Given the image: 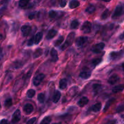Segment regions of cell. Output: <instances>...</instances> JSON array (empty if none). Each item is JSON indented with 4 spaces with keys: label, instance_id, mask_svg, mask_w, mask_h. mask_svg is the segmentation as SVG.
<instances>
[{
    "label": "cell",
    "instance_id": "41",
    "mask_svg": "<svg viewBox=\"0 0 124 124\" xmlns=\"http://www.w3.org/2000/svg\"><path fill=\"white\" fill-rule=\"evenodd\" d=\"M0 124H8V121L7 119H3L0 121Z\"/></svg>",
    "mask_w": 124,
    "mask_h": 124
},
{
    "label": "cell",
    "instance_id": "23",
    "mask_svg": "<svg viewBox=\"0 0 124 124\" xmlns=\"http://www.w3.org/2000/svg\"><path fill=\"white\" fill-rule=\"evenodd\" d=\"M101 108H102V104L100 102H98V103H96V104H94V105L92 107V110L93 112L96 113V112H99V111L101 110Z\"/></svg>",
    "mask_w": 124,
    "mask_h": 124
},
{
    "label": "cell",
    "instance_id": "38",
    "mask_svg": "<svg viewBox=\"0 0 124 124\" xmlns=\"http://www.w3.org/2000/svg\"><path fill=\"white\" fill-rule=\"evenodd\" d=\"M36 117H33V118L30 119V120H29V121H27V122L26 124H35V121H36Z\"/></svg>",
    "mask_w": 124,
    "mask_h": 124
},
{
    "label": "cell",
    "instance_id": "40",
    "mask_svg": "<svg viewBox=\"0 0 124 124\" xmlns=\"http://www.w3.org/2000/svg\"><path fill=\"white\" fill-rule=\"evenodd\" d=\"M67 4V2L66 1H61L60 2V4H59V5H60L61 7H65V6H66Z\"/></svg>",
    "mask_w": 124,
    "mask_h": 124
},
{
    "label": "cell",
    "instance_id": "16",
    "mask_svg": "<svg viewBox=\"0 0 124 124\" xmlns=\"http://www.w3.org/2000/svg\"><path fill=\"white\" fill-rule=\"evenodd\" d=\"M42 53H43V50H42V48H36V49L35 50V52H33V58L36 59V58H39V57L41 56L42 54Z\"/></svg>",
    "mask_w": 124,
    "mask_h": 124
},
{
    "label": "cell",
    "instance_id": "21",
    "mask_svg": "<svg viewBox=\"0 0 124 124\" xmlns=\"http://www.w3.org/2000/svg\"><path fill=\"white\" fill-rule=\"evenodd\" d=\"M124 90V85L123 84H121V85H116V87H114L113 88V92L114 93H119V92H121L122 91H123Z\"/></svg>",
    "mask_w": 124,
    "mask_h": 124
},
{
    "label": "cell",
    "instance_id": "7",
    "mask_svg": "<svg viewBox=\"0 0 124 124\" xmlns=\"http://www.w3.org/2000/svg\"><path fill=\"white\" fill-rule=\"evenodd\" d=\"M21 111L18 109V110H16L14 112V113L13 114V116H12V123H17V122H19L21 119Z\"/></svg>",
    "mask_w": 124,
    "mask_h": 124
},
{
    "label": "cell",
    "instance_id": "10",
    "mask_svg": "<svg viewBox=\"0 0 124 124\" xmlns=\"http://www.w3.org/2000/svg\"><path fill=\"white\" fill-rule=\"evenodd\" d=\"M120 79V78L118 75H113L111 76V77L108 79V82L111 85H114L116 83H117Z\"/></svg>",
    "mask_w": 124,
    "mask_h": 124
},
{
    "label": "cell",
    "instance_id": "37",
    "mask_svg": "<svg viewBox=\"0 0 124 124\" xmlns=\"http://www.w3.org/2000/svg\"><path fill=\"white\" fill-rule=\"evenodd\" d=\"M34 43H35V37H34V36H32V37L30 39L29 42H28L27 45L29 46H31L33 45Z\"/></svg>",
    "mask_w": 124,
    "mask_h": 124
},
{
    "label": "cell",
    "instance_id": "45",
    "mask_svg": "<svg viewBox=\"0 0 124 124\" xmlns=\"http://www.w3.org/2000/svg\"><path fill=\"white\" fill-rule=\"evenodd\" d=\"M122 69H123V70H124V63L122 65Z\"/></svg>",
    "mask_w": 124,
    "mask_h": 124
},
{
    "label": "cell",
    "instance_id": "48",
    "mask_svg": "<svg viewBox=\"0 0 124 124\" xmlns=\"http://www.w3.org/2000/svg\"><path fill=\"white\" fill-rule=\"evenodd\" d=\"M123 35L124 36V33H123Z\"/></svg>",
    "mask_w": 124,
    "mask_h": 124
},
{
    "label": "cell",
    "instance_id": "28",
    "mask_svg": "<svg viewBox=\"0 0 124 124\" xmlns=\"http://www.w3.org/2000/svg\"><path fill=\"white\" fill-rule=\"evenodd\" d=\"M52 121V117L50 116H46L41 121L40 124H50Z\"/></svg>",
    "mask_w": 124,
    "mask_h": 124
},
{
    "label": "cell",
    "instance_id": "32",
    "mask_svg": "<svg viewBox=\"0 0 124 124\" xmlns=\"http://www.w3.org/2000/svg\"><path fill=\"white\" fill-rule=\"evenodd\" d=\"M64 36H61L58 38V39L54 42V46L56 47H58V46H60L62 43L63 41H64Z\"/></svg>",
    "mask_w": 124,
    "mask_h": 124
},
{
    "label": "cell",
    "instance_id": "12",
    "mask_svg": "<svg viewBox=\"0 0 124 124\" xmlns=\"http://www.w3.org/2000/svg\"><path fill=\"white\" fill-rule=\"evenodd\" d=\"M57 33H58V31L57 30H56L55 29H52L48 31L47 33V35L46 36V39H51L53 38L54 36H56Z\"/></svg>",
    "mask_w": 124,
    "mask_h": 124
},
{
    "label": "cell",
    "instance_id": "39",
    "mask_svg": "<svg viewBox=\"0 0 124 124\" xmlns=\"http://www.w3.org/2000/svg\"><path fill=\"white\" fill-rule=\"evenodd\" d=\"M2 58H3V53H2V48L0 47V67H1V64H2Z\"/></svg>",
    "mask_w": 124,
    "mask_h": 124
},
{
    "label": "cell",
    "instance_id": "19",
    "mask_svg": "<svg viewBox=\"0 0 124 124\" xmlns=\"http://www.w3.org/2000/svg\"><path fill=\"white\" fill-rule=\"evenodd\" d=\"M80 6V2L78 1H76V0H73V1H71L69 2V7L71 9H73V8H77L78 7Z\"/></svg>",
    "mask_w": 124,
    "mask_h": 124
},
{
    "label": "cell",
    "instance_id": "11",
    "mask_svg": "<svg viewBox=\"0 0 124 124\" xmlns=\"http://www.w3.org/2000/svg\"><path fill=\"white\" fill-rule=\"evenodd\" d=\"M88 102H89V100H88V99L87 97H82L78 102V105L79 107H84L85 105H86L88 104Z\"/></svg>",
    "mask_w": 124,
    "mask_h": 124
},
{
    "label": "cell",
    "instance_id": "46",
    "mask_svg": "<svg viewBox=\"0 0 124 124\" xmlns=\"http://www.w3.org/2000/svg\"><path fill=\"white\" fill-rule=\"evenodd\" d=\"M60 124V123H54V124Z\"/></svg>",
    "mask_w": 124,
    "mask_h": 124
},
{
    "label": "cell",
    "instance_id": "9",
    "mask_svg": "<svg viewBox=\"0 0 124 124\" xmlns=\"http://www.w3.org/2000/svg\"><path fill=\"white\" fill-rule=\"evenodd\" d=\"M33 106L31 104H26L23 107V111L26 115H30L33 111Z\"/></svg>",
    "mask_w": 124,
    "mask_h": 124
},
{
    "label": "cell",
    "instance_id": "47",
    "mask_svg": "<svg viewBox=\"0 0 124 124\" xmlns=\"http://www.w3.org/2000/svg\"><path fill=\"white\" fill-rule=\"evenodd\" d=\"M1 103H0V109H1Z\"/></svg>",
    "mask_w": 124,
    "mask_h": 124
},
{
    "label": "cell",
    "instance_id": "26",
    "mask_svg": "<svg viewBox=\"0 0 124 124\" xmlns=\"http://www.w3.org/2000/svg\"><path fill=\"white\" fill-rule=\"evenodd\" d=\"M110 12L108 9H106L104 10V12L102 13L101 15V19L102 20H104V19H106L107 18H108L109 15H110Z\"/></svg>",
    "mask_w": 124,
    "mask_h": 124
},
{
    "label": "cell",
    "instance_id": "6",
    "mask_svg": "<svg viewBox=\"0 0 124 124\" xmlns=\"http://www.w3.org/2000/svg\"><path fill=\"white\" fill-rule=\"evenodd\" d=\"M87 41H88V38L86 36H79L76 39L75 44L76 46L80 47L83 46Z\"/></svg>",
    "mask_w": 124,
    "mask_h": 124
},
{
    "label": "cell",
    "instance_id": "15",
    "mask_svg": "<svg viewBox=\"0 0 124 124\" xmlns=\"http://www.w3.org/2000/svg\"><path fill=\"white\" fill-rule=\"evenodd\" d=\"M93 91L94 94H97L100 93L102 90V85L99 84H94L93 85Z\"/></svg>",
    "mask_w": 124,
    "mask_h": 124
},
{
    "label": "cell",
    "instance_id": "44",
    "mask_svg": "<svg viewBox=\"0 0 124 124\" xmlns=\"http://www.w3.org/2000/svg\"><path fill=\"white\" fill-rule=\"evenodd\" d=\"M108 124H115V121H111V122H110Z\"/></svg>",
    "mask_w": 124,
    "mask_h": 124
},
{
    "label": "cell",
    "instance_id": "18",
    "mask_svg": "<svg viewBox=\"0 0 124 124\" xmlns=\"http://www.w3.org/2000/svg\"><path fill=\"white\" fill-rule=\"evenodd\" d=\"M30 4V1H25V0H22V1H19V6L21 8H26L29 7V4Z\"/></svg>",
    "mask_w": 124,
    "mask_h": 124
},
{
    "label": "cell",
    "instance_id": "8",
    "mask_svg": "<svg viewBox=\"0 0 124 124\" xmlns=\"http://www.w3.org/2000/svg\"><path fill=\"white\" fill-rule=\"evenodd\" d=\"M21 32L23 33V36L26 37L31 32V27L29 25H24L21 28Z\"/></svg>",
    "mask_w": 124,
    "mask_h": 124
},
{
    "label": "cell",
    "instance_id": "33",
    "mask_svg": "<svg viewBox=\"0 0 124 124\" xmlns=\"http://www.w3.org/2000/svg\"><path fill=\"white\" fill-rule=\"evenodd\" d=\"M45 94L43 93H39L38 96V101L39 102V103L41 104H43L45 101Z\"/></svg>",
    "mask_w": 124,
    "mask_h": 124
},
{
    "label": "cell",
    "instance_id": "27",
    "mask_svg": "<svg viewBox=\"0 0 124 124\" xmlns=\"http://www.w3.org/2000/svg\"><path fill=\"white\" fill-rule=\"evenodd\" d=\"M115 99H110V100H108L107 101V102L106 103V104H105V108H104V112H105V111H107L108 110V109L109 108V107H110V106H111V104L113 103V102L115 101Z\"/></svg>",
    "mask_w": 124,
    "mask_h": 124
},
{
    "label": "cell",
    "instance_id": "43",
    "mask_svg": "<svg viewBox=\"0 0 124 124\" xmlns=\"http://www.w3.org/2000/svg\"><path fill=\"white\" fill-rule=\"evenodd\" d=\"M3 9H4V8H0V15L1 14V13H2V11L4 10Z\"/></svg>",
    "mask_w": 124,
    "mask_h": 124
},
{
    "label": "cell",
    "instance_id": "29",
    "mask_svg": "<svg viewBox=\"0 0 124 124\" xmlns=\"http://www.w3.org/2000/svg\"><path fill=\"white\" fill-rule=\"evenodd\" d=\"M79 23L78 20H73L70 24V27L73 29H77L79 27Z\"/></svg>",
    "mask_w": 124,
    "mask_h": 124
},
{
    "label": "cell",
    "instance_id": "14",
    "mask_svg": "<svg viewBox=\"0 0 124 124\" xmlns=\"http://www.w3.org/2000/svg\"><path fill=\"white\" fill-rule=\"evenodd\" d=\"M50 55L52 57V59L53 61V62H56L58 61V52L54 48H52L50 51Z\"/></svg>",
    "mask_w": 124,
    "mask_h": 124
},
{
    "label": "cell",
    "instance_id": "35",
    "mask_svg": "<svg viewBox=\"0 0 124 124\" xmlns=\"http://www.w3.org/2000/svg\"><path fill=\"white\" fill-rule=\"evenodd\" d=\"M102 61V59L101 58H96V59H93L92 61V64L93 65H94V66H96V65H99L101 62Z\"/></svg>",
    "mask_w": 124,
    "mask_h": 124
},
{
    "label": "cell",
    "instance_id": "17",
    "mask_svg": "<svg viewBox=\"0 0 124 124\" xmlns=\"http://www.w3.org/2000/svg\"><path fill=\"white\" fill-rule=\"evenodd\" d=\"M79 76L82 79H87L90 78L91 73L89 72V71H82V72L80 73Z\"/></svg>",
    "mask_w": 124,
    "mask_h": 124
},
{
    "label": "cell",
    "instance_id": "36",
    "mask_svg": "<svg viewBox=\"0 0 124 124\" xmlns=\"http://www.w3.org/2000/svg\"><path fill=\"white\" fill-rule=\"evenodd\" d=\"M48 16H49V17L50 18L53 19V18H56V16H57V12L54 10L50 11L49 13H48Z\"/></svg>",
    "mask_w": 124,
    "mask_h": 124
},
{
    "label": "cell",
    "instance_id": "24",
    "mask_svg": "<svg viewBox=\"0 0 124 124\" xmlns=\"http://www.w3.org/2000/svg\"><path fill=\"white\" fill-rule=\"evenodd\" d=\"M96 11V7L93 4H90L86 8L85 12L88 13V14H92L93 13Z\"/></svg>",
    "mask_w": 124,
    "mask_h": 124
},
{
    "label": "cell",
    "instance_id": "42",
    "mask_svg": "<svg viewBox=\"0 0 124 124\" xmlns=\"http://www.w3.org/2000/svg\"><path fill=\"white\" fill-rule=\"evenodd\" d=\"M35 13H31V14L29 15V18L30 19H33V18H35Z\"/></svg>",
    "mask_w": 124,
    "mask_h": 124
},
{
    "label": "cell",
    "instance_id": "20",
    "mask_svg": "<svg viewBox=\"0 0 124 124\" xmlns=\"http://www.w3.org/2000/svg\"><path fill=\"white\" fill-rule=\"evenodd\" d=\"M43 34L42 32H38L36 33V36H35V44H38L42 39Z\"/></svg>",
    "mask_w": 124,
    "mask_h": 124
},
{
    "label": "cell",
    "instance_id": "34",
    "mask_svg": "<svg viewBox=\"0 0 124 124\" xmlns=\"http://www.w3.org/2000/svg\"><path fill=\"white\" fill-rule=\"evenodd\" d=\"M22 65H23V63L20 61H17L14 62L12 64V67L14 69H19L21 67H22Z\"/></svg>",
    "mask_w": 124,
    "mask_h": 124
},
{
    "label": "cell",
    "instance_id": "4",
    "mask_svg": "<svg viewBox=\"0 0 124 124\" xmlns=\"http://www.w3.org/2000/svg\"><path fill=\"white\" fill-rule=\"evenodd\" d=\"M105 46V45L104 42H100L93 46L92 47V51L94 53H99L103 50Z\"/></svg>",
    "mask_w": 124,
    "mask_h": 124
},
{
    "label": "cell",
    "instance_id": "5",
    "mask_svg": "<svg viewBox=\"0 0 124 124\" xmlns=\"http://www.w3.org/2000/svg\"><path fill=\"white\" fill-rule=\"evenodd\" d=\"M45 78V75L44 74L41 73L39 75H36L35 78H33V83L35 86H38L41 83L43 79Z\"/></svg>",
    "mask_w": 124,
    "mask_h": 124
},
{
    "label": "cell",
    "instance_id": "2",
    "mask_svg": "<svg viewBox=\"0 0 124 124\" xmlns=\"http://www.w3.org/2000/svg\"><path fill=\"white\" fill-rule=\"evenodd\" d=\"M124 10V7L123 5L122 4L117 5V7H116V8H115L113 14L112 15L113 19H116V18L121 16L122 15V13H123Z\"/></svg>",
    "mask_w": 124,
    "mask_h": 124
},
{
    "label": "cell",
    "instance_id": "25",
    "mask_svg": "<svg viewBox=\"0 0 124 124\" xmlns=\"http://www.w3.org/2000/svg\"><path fill=\"white\" fill-rule=\"evenodd\" d=\"M67 86V81L66 79H62L60 81H59V87L61 89H65Z\"/></svg>",
    "mask_w": 124,
    "mask_h": 124
},
{
    "label": "cell",
    "instance_id": "31",
    "mask_svg": "<svg viewBox=\"0 0 124 124\" xmlns=\"http://www.w3.org/2000/svg\"><path fill=\"white\" fill-rule=\"evenodd\" d=\"M35 93H36L35 90H34L33 89H30L27 92L26 94H27V96L29 98H33L34 96L35 95Z\"/></svg>",
    "mask_w": 124,
    "mask_h": 124
},
{
    "label": "cell",
    "instance_id": "30",
    "mask_svg": "<svg viewBox=\"0 0 124 124\" xmlns=\"http://www.w3.org/2000/svg\"><path fill=\"white\" fill-rule=\"evenodd\" d=\"M12 99L11 98H8L6 100L4 103V107L6 108H8L10 107L12 105Z\"/></svg>",
    "mask_w": 124,
    "mask_h": 124
},
{
    "label": "cell",
    "instance_id": "1",
    "mask_svg": "<svg viewBox=\"0 0 124 124\" xmlns=\"http://www.w3.org/2000/svg\"><path fill=\"white\" fill-rule=\"evenodd\" d=\"M75 38V32H71L69 34V35L67 36V38L66 39V41L64 42V44L62 46V47H61V50H64L66 48H67V47H70L72 45L73 42Z\"/></svg>",
    "mask_w": 124,
    "mask_h": 124
},
{
    "label": "cell",
    "instance_id": "3",
    "mask_svg": "<svg viewBox=\"0 0 124 124\" xmlns=\"http://www.w3.org/2000/svg\"><path fill=\"white\" fill-rule=\"evenodd\" d=\"M92 23L89 21H85L83 23L82 27H81V31L84 33H89L92 31Z\"/></svg>",
    "mask_w": 124,
    "mask_h": 124
},
{
    "label": "cell",
    "instance_id": "22",
    "mask_svg": "<svg viewBox=\"0 0 124 124\" xmlns=\"http://www.w3.org/2000/svg\"><path fill=\"white\" fill-rule=\"evenodd\" d=\"M122 54V52H111L110 53V58L113 60H115L117 58H119Z\"/></svg>",
    "mask_w": 124,
    "mask_h": 124
},
{
    "label": "cell",
    "instance_id": "13",
    "mask_svg": "<svg viewBox=\"0 0 124 124\" xmlns=\"http://www.w3.org/2000/svg\"><path fill=\"white\" fill-rule=\"evenodd\" d=\"M61 93L59 91L56 90L54 92V94H53V99H52V101L54 103H57L58 102L59 100L61 99Z\"/></svg>",
    "mask_w": 124,
    "mask_h": 124
}]
</instances>
